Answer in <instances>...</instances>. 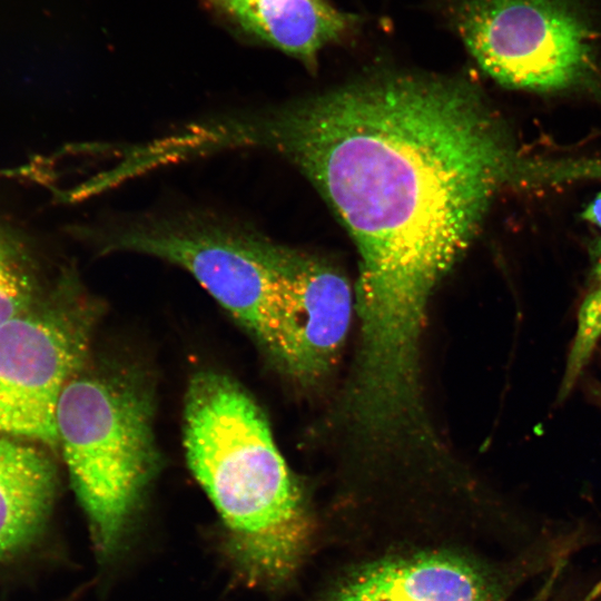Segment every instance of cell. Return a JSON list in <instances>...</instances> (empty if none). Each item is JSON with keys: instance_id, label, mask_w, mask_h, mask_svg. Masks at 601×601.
<instances>
[{"instance_id": "6da1fadb", "label": "cell", "mask_w": 601, "mask_h": 601, "mask_svg": "<svg viewBox=\"0 0 601 601\" xmlns=\"http://www.w3.org/2000/svg\"><path fill=\"white\" fill-rule=\"evenodd\" d=\"M215 139L224 151H275L316 186L359 256L354 377L378 395L414 391L432 293L521 174L479 89L377 72L297 102L224 112Z\"/></svg>"}, {"instance_id": "7a4b0ae2", "label": "cell", "mask_w": 601, "mask_h": 601, "mask_svg": "<svg viewBox=\"0 0 601 601\" xmlns=\"http://www.w3.org/2000/svg\"><path fill=\"white\" fill-rule=\"evenodd\" d=\"M184 449L219 516L220 550L238 583L280 592L316 541V521L249 393L216 371L195 373L184 400Z\"/></svg>"}, {"instance_id": "3957f363", "label": "cell", "mask_w": 601, "mask_h": 601, "mask_svg": "<svg viewBox=\"0 0 601 601\" xmlns=\"http://www.w3.org/2000/svg\"><path fill=\"white\" fill-rule=\"evenodd\" d=\"M100 254L135 253L188 272L286 374L303 383L302 300L293 249L204 214L146 216L75 228Z\"/></svg>"}, {"instance_id": "277c9868", "label": "cell", "mask_w": 601, "mask_h": 601, "mask_svg": "<svg viewBox=\"0 0 601 601\" xmlns=\"http://www.w3.org/2000/svg\"><path fill=\"white\" fill-rule=\"evenodd\" d=\"M152 423L149 386L129 370L79 372L61 393L58 442L101 566L125 551L157 474Z\"/></svg>"}, {"instance_id": "5b68a950", "label": "cell", "mask_w": 601, "mask_h": 601, "mask_svg": "<svg viewBox=\"0 0 601 601\" xmlns=\"http://www.w3.org/2000/svg\"><path fill=\"white\" fill-rule=\"evenodd\" d=\"M570 554L543 533L508 558L455 543H400L345 564L312 601H512Z\"/></svg>"}, {"instance_id": "8992f818", "label": "cell", "mask_w": 601, "mask_h": 601, "mask_svg": "<svg viewBox=\"0 0 601 601\" xmlns=\"http://www.w3.org/2000/svg\"><path fill=\"white\" fill-rule=\"evenodd\" d=\"M447 14L502 86L554 92L594 77L595 30L582 0H449Z\"/></svg>"}, {"instance_id": "52a82bcc", "label": "cell", "mask_w": 601, "mask_h": 601, "mask_svg": "<svg viewBox=\"0 0 601 601\" xmlns=\"http://www.w3.org/2000/svg\"><path fill=\"white\" fill-rule=\"evenodd\" d=\"M96 316L67 269L45 308L0 324V435L59 445L58 403L83 368Z\"/></svg>"}, {"instance_id": "ba28073f", "label": "cell", "mask_w": 601, "mask_h": 601, "mask_svg": "<svg viewBox=\"0 0 601 601\" xmlns=\"http://www.w3.org/2000/svg\"><path fill=\"white\" fill-rule=\"evenodd\" d=\"M57 491L46 452L0 436V583L29 577L48 559Z\"/></svg>"}, {"instance_id": "9c48e42d", "label": "cell", "mask_w": 601, "mask_h": 601, "mask_svg": "<svg viewBox=\"0 0 601 601\" xmlns=\"http://www.w3.org/2000/svg\"><path fill=\"white\" fill-rule=\"evenodd\" d=\"M239 32L313 68L319 51L343 40L357 17L327 0H203Z\"/></svg>"}, {"instance_id": "30bf717a", "label": "cell", "mask_w": 601, "mask_h": 601, "mask_svg": "<svg viewBox=\"0 0 601 601\" xmlns=\"http://www.w3.org/2000/svg\"><path fill=\"white\" fill-rule=\"evenodd\" d=\"M32 239L0 215V324L27 314L39 292Z\"/></svg>"}, {"instance_id": "8fae6325", "label": "cell", "mask_w": 601, "mask_h": 601, "mask_svg": "<svg viewBox=\"0 0 601 601\" xmlns=\"http://www.w3.org/2000/svg\"><path fill=\"white\" fill-rule=\"evenodd\" d=\"M601 339V284L583 299L577 318V328L570 346L558 401L564 402L582 376Z\"/></svg>"}, {"instance_id": "7c38bea8", "label": "cell", "mask_w": 601, "mask_h": 601, "mask_svg": "<svg viewBox=\"0 0 601 601\" xmlns=\"http://www.w3.org/2000/svg\"><path fill=\"white\" fill-rule=\"evenodd\" d=\"M531 601H601V595L592 591H549L535 594Z\"/></svg>"}, {"instance_id": "4fadbf2b", "label": "cell", "mask_w": 601, "mask_h": 601, "mask_svg": "<svg viewBox=\"0 0 601 601\" xmlns=\"http://www.w3.org/2000/svg\"><path fill=\"white\" fill-rule=\"evenodd\" d=\"M584 220L601 228V193H599L584 208L582 213Z\"/></svg>"}, {"instance_id": "5bb4252c", "label": "cell", "mask_w": 601, "mask_h": 601, "mask_svg": "<svg viewBox=\"0 0 601 601\" xmlns=\"http://www.w3.org/2000/svg\"><path fill=\"white\" fill-rule=\"evenodd\" d=\"M592 275L593 277L595 278V280L601 284V257L598 259V262L595 263L593 269H592Z\"/></svg>"}, {"instance_id": "9a60e30c", "label": "cell", "mask_w": 601, "mask_h": 601, "mask_svg": "<svg viewBox=\"0 0 601 601\" xmlns=\"http://www.w3.org/2000/svg\"><path fill=\"white\" fill-rule=\"evenodd\" d=\"M78 600V593H72L63 599H60L58 601H77Z\"/></svg>"}, {"instance_id": "2e32d148", "label": "cell", "mask_w": 601, "mask_h": 601, "mask_svg": "<svg viewBox=\"0 0 601 601\" xmlns=\"http://www.w3.org/2000/svg\"><path fill=\"white\" fill-rule=\"evenodd\" d=\"M424 431H425V428L422 430L420 433H422V432H424ZM416 434H417V433H416ZM416 434H414V435H416ZM361 436H362V435H361ZM364 437H365V436H364ZM366 439H368V437H366ZM370 441H376V442H390V441H381V440H373V439H370ZM391 441H394V440H391ZM396 441H397V440H396Z\"/></svg>"}, {"instance_id": "e0dca14e", "label": "cell", "mask_w": 601, "mask_h": 601, "mask_svg": "<svg viewBox=\"0 0 601 601\" xmlns=\"http://www.w3.org/2000/svg\"><path fill=\"white\" fill-rule=\"evenodd\" d=\"M601 387V386H600ZM599 396H601V393H599Z\"/></svg>"}]
</instances>
